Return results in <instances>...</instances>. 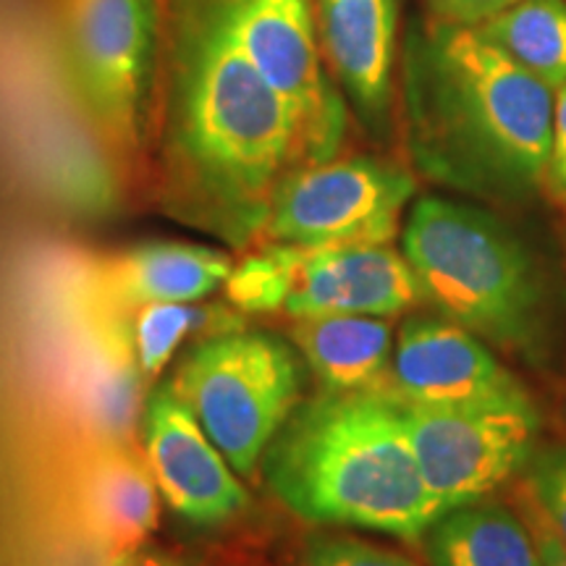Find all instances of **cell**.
Returning a JSON list of instances; mask_svg holds the SVG:
<instances>
[{"label":"cell","mask_w":566,"mask_h":566,"mask_svg":"<svg viewBox=\"0 0 566 566\" xmlns=\"http://www.w3.org/2000/svg\"><path fill=\"white\" fill-rule=\"evenodd\" d=\"M409 158L424 179L495 205L527 202L543 179L554 90L478 27L409 21L401 48Z\"/></svg>","instance_id":"2"},{"label":"cell","mask_w":566,"mask_h":566,"mask_svg":"<svg viewBox=\"0 0 566 566\" xmlns=\"http://www.w3.org/2000/svg\"><path fill=\"white\" fill-rule=\"evenodd\" d=\"M294 247L271 244L265 250L250 254L242 265H237L226 281V296L244 313H265L283 307L292 283Z\"/></svg>","instance_id":"20"},{"label":"cell","mask_w":566,"mask_h":566,"mask_svg":"<svg viewBox=\"0 0 566 566\" xmlns=\"http://www.w3.org/2000/svg\"><path fill=\"white\" fill-rule=\"evenodd\" d=\"M401 252L422 300L443 317L516 354H535L546 342V281L527 247L493 212L420 197L409 210Z\"/></svg>","instance_id":"4"},{"label":"cell","mask_w":566,"mask_h":566,"mask_svg":"<svg viewBox=\"0 0 566 566\" xmlns=\"http://www.w3.org/2000/svg\"><path fill=\"white\" fill-rule=\"evenodd\" d=\"M61 59L84 113L132 163L150 113L160 0H55Z\"/></svg>","instance_id":"6"},{"label":"cell","mask_w":566,"mask_h":566,"mask_svg":"<svg viewBox=\"0 0 566 566\" xmlns=\"http://www.w3.org/2000/svg\"><path fill=\"white\" fill-rule=\"evenodd\" d=\"M527 495L566 541V446L535 449L525 467Z\"/></svg>","instance_id":"21"},{"label":"cell","mask_w":566,"mask_h":566,"mask_svg":"<svg viewBox=\"0 0 566 566\" xmlns=\"http://www.w3.org/2000/svg\"><path fill=\"white\" fill-rule=\"evenodd\" d=\"M422 478L443 512L483 501L535 454L541 412L525 388L457 407L399 399Z\"/></svg>","instance_id":"7"},{"label":"cell","mask_w":566,"mask_h":566,"mask_svg":"<svg viewBox=\"0 0 566 566\" xmlns=\"http://www.w3.org/2000/svg\"><path fill=\"white\" fill-rule=\"evenodd\" d=\"M551 195L566 205V84L554 97V129H551V155L546 166Z\"/></svg>","instance_id":"24"},{"label":"cell","mask_w":566,"mask_h":566,"mask_svg":"<svg viewBox=\"0 0 566 566\" xmlns=\"http://www.w3.org/2000/svg\"><path fill=\"white\" fill-rule=\"evenodd\" d=\"M105 566H187V562L176 554H168V551L163 548L142 546V548L126 551V554L108 556Z\"/></svg>","instance_id":"26"},{"label":"cell","mask_w":566,"mask_h":566,"mask_svg":"<svg viewBox=\"0 0 566 566\" xmlns=\"http://www.w3.org/2000/svg\"><path fill=\"white\" fill-rule=\"evenodd\" d=\"M147 122L160 208L231 250L263 242L275 192L307 155L218 0H160Z\"/></svg>","instance_id":"1"},{"label":"cell","mask_w":566,"mask_h":566,"mask_svg":"<svg viewBox=\"0 0 566 566\" xmlns=\"http://www.w3.org/2000/svg\"><path fill=\"white\" fill-rule=\"evenodd\" d=\"M317 27L325 59L359 122L373 134H386L399 0H317Z\"/></svg>","instance_id":"13"},{"label":"cell","mask_w":566,"mask_h":566,"mask_svg":"<svg viewBox=\"0 0 566 566\" xmlns=\"http://www.w3.org/2000/svg\"><path fill=\"white\" fill-rule=\"evenodd\" d=\"M430 13L441 21L462 27H480L501 11L512 9L520 0H424Z\"/></svg>","instance_id":"23"},{"label":"cell","mask_w":566,"mask_h":566,"mask_svg":"<svg viewBox=\"0 0 566 566\" xmlns=\"http://www.w3.org/2000/svg\"><path fill=\"white\" fill-rule=\"evenodd\" d=\"M233 38L292 108L307 166L334 160L346 137V101L325 71L313 0H218Z\"/></svg>","instance_id":"9"},{"label":"cell","mask_w":566,"mask_h":566,"mask_svg":"<svg viewBox=\"0 0 566 566\" xmlns=\"http://www.w3.org/2000/svg\"><path fill=\"white\" fill-rule=\"evenodd\" d=\"M302 566H417L407 556L394 554L349 535H317L304 546Z\"/></svg>","instance_id":"22"},{"label":"cell","mask_w":566,"mask_h":566,"mask_svg":"<svg viewBox=\"0 0 566 566\" xmlns=\"http://www.w3.org/2000/svg\"><path fill=\"white\" fill-rule=\"evenodd\" d=\"M478 32L551 90L566 84V0H520Z\"/></svg>","instance_id":"18"},{"label":"cell","mask_w":566,"mask_h":566,"mask_svg":"<svg viewBox=\"0 0 566 566\" xmlns=\"http://www.w3.org/2000/svg\"><path fill=\"white\" fill-rule=\"evenodd\" d=\"M304 359L263 331H223L184 357L168 384L239 478H252L302 405Z\"/></svg>","instance_id":"5"},{"label":"cell","mask_w":566,"mask_h":566,"mask_svg":"<svg viewBox=\"0 0 566 566\" xmlns=\"http://www.w3.org/2000/svg\"><path fill=\"white\" fill-rule=\"evenodd\" d=\"M292 344L323 391L391 394L394 331L375 315L294 317Z\"/></svg>","instance_id":"14"},{"label":"cell","mask_w":566,"mask_h":566,"mask_svg":"<svg viewBox=\"0 0 566 566\" xmlns=\"http://www.w3.org/2000/svg\"><path fill=\"white\" fill-rule=\"evenodd\" d=\"M260 467L283 504L315 525L420 541L446 514L388 391H323L302 401Z\"/></svg>","instance_id":"3"},{"label":"cell","mask_w":566,"mask_h":566,"mask_svg":"<svg viewBox=\"0 0 566 566\" xmlns=\"http://www.w3.org/2000/svg\"><path fill=\"white\" fill-rule=\"evenodd\" d=\"M415 179L380 158H334L296 168L273 197L263 242L292 247L391 244Z\"/></svg>","instance_id":"8"},{"label":"cell","mask_w":566,"mask_h":566,"mask_svg":"<svg viewBox=\"0 0 566 566\" xmlns=\"http://www.w3.org/2000/svg\"><path fill=\"white\" fill-rule=\"evenodd\" d=\"M212 323V313L195 307V302H158L145 304L134 315V363L145 380H155L171 363L179 346L205 331Z\"/></svg>","instance_id":"19"},{"label":"cell","mask_w":566,"mask_h":566,"mask_svg":"<svg viewBox=\"0 0 566 566\" xmlns=\"http://www.w3.org/2000/svg\"><path fill=\"white\" fill-rule=\"evenodd\" d=\"M233 271L221 250L189 242H145L111 263L108 286L124 307L158 302H200L226 286Z\"/></svg>","instance_id":"15"},{"label":"cell","mask_w":566,"mask_h":566,"mask_svg":"<svg viewBox=\"0 0 566 566\" xmlns=\"http://www.w3.org/2000/svg\"><path fill=\"white\" fill-rule=\"evenodd\" d=\"M480 336L449 317H409L391 359V394L407 405L457 407L520 391Z\"/></svg>","instance_id":"12"},{"label":"cell","mask_w":566,"mask_h":566,"mask_svg":"<svg viewBox=\"0 0 566 566\" xmlns=\"http://www.w3.org/2000/svg\"><path fill=\"white\" fill-rule=\"evenodd\" d=\"M90 520L108 556L147 546L160 514V488L147 459L111 446L95 459L87 483Z\"/></svg>","instance_id":"16"},{"label":"cell","mask_w":566,"mask_h":566,"mask_svg":"<svg viewBox=\"0 0 566 566\" xmlns=\"http://www.w3.org/2000/svg\"><path fill=\"white\" fill-rule=\"evenodd\" d=\"M142 443L163 501L181 520L216 527L242 514L250 504L242 478L168 380L155 388L147 401Z\"/></svg>","instance_id":"10"},{"label":"cell","mask_w":566,"mask_h":566,"mask_svg":"<svg viewBox=\"0 0 566 566\" xmlns=\"http://www.w3.org/2000/svg\"><path fill=\"white\" fill-rule=\"evenodd\" d=\"M433 566H546L525 516L501 504H464L424 535Z\"/></svg>","instance_id":"17"},{"label":"cell","mask_w":566,"mask_h":566,"mask_svg":"<svg viewBox=\"0 0 566 566\" xmlns=\"http://www.w3.org/2000/svg\"><path fill=\"white\" fill-rule=\"evenodd\" d=\"M520 509H522V516H525L530 533H533L535 543H537V551H541L543 556V564L546 566H566V541L562 535L556 533L554 525L543 516L541 509L533 499H530L527 491L525 495H520Z\"/></svg>","instance_id":"25"},{"label":"cell","mask_w":566,"mask_h":566,"mask_svg":"<svg viewBox=\"0 0 566 566\" xmlns=\"http://www.w3.org/2000/svg\"><path fill=\"white\" fill-rule=\"evenodd\" d=\"M420 302V281L405 252L391 244L294 247L292 283L283 302L292 317H391Z\"/></svg>","instance_id":"11"}]
</instances>
